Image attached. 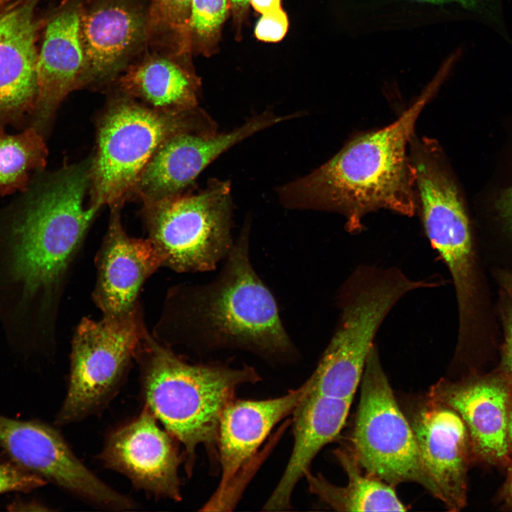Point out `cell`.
<instances>
[{"instance_id":"d6986e66","label":"cell","mask_w":512,"mask_h":512,"mask_svg":"<svg viewBox=\"0 0 512 512\" xmlns=\"http://www.w3.org/2000/svg\"><path fill=\"white\" fill-rule=\"evenodd\" d=\"M509 383L498 376H473L460 381L442 378L427 397L454 410L467 428L472 453L492 464L508 460L510 450Z\"/></svg>"},{"instance_id":"7a4b0ae2","label":"cell","mask_w":512,"mask_h":512,"mask_svg":"<svg viewBox=\"0 0 512 512\" xmlns=\"http://www.w3.org/2000/svg\"><path fill=\"white\" fill-rule=\"evenodd\" d=\"M430 86L393 123L357 135L323 165L277 188L287 208L335 212L349 233L380 209L412 217L418 210L409 146L416 122L433 96Z\"/></svg>"},{"instance_id":"ffe728a7","label":"cell","mask_w":512,"mask_h":512,"mask_svg":"<svg viewBox=\"0 0 512 512\" xmlns=\"http://www.w3.org/2000/svg\"><path fill=\"white\" fill-rule=\"evenodd\" d=\"M80 0H63L44 17L38 50V97L33 127L40 131L63 100L82 87L85 58L80 30Z\"/></svg>"},{"instance_id":"9a60e30c","label":"cell","mask_w":512,"mask_h":512,"mask_svg":"<svg viewBox=\"0 0 512 512\" xmlns=\"http://www.w3.org/2000/svg\"><path fill=\"white\" fill-rule=\"evenodd\" d=\"M424 467L448 510L466 503L467 471L472 453L469 434L460 415L429 397L407 417Z\"/></svg>"},{"instance_id":"8992f818","label":"cell","mask_w":512,"mask_h":512,"mask_svg":"<svg viewBox=\"0 0 512 512\" xmlns=\"http://www.w3.org/2000/svg\"><path fill=\"white\" fill-rule=\"evenodd\" d=\"M185 130L215 132L218 125L198 107L169 112L124 95L114 100L98 127L97 151L90 169L89 206L99 210L122 206L159 147Z\"/></svg>"},{"instance_id":"f1b7e54d","label":"cell","mask_w":512,"mask_h":512,"mask_svg":"<svg viewBox=\"0 0 512 512\" xmlns=\"http://www.w3.org/2000/svg\"><path fill=\"white\" fill-rule=\"evenodd\" d=\"M289 28L287 14L280 8L262 14L255 28L256 38L265 42H278L286 35Z\"/></svg>"},{"instance_id":"4316f807","label":"cell","mask_w":512,"mask_h":512,"mask_svg":"<svg viewBox=\"0 0 512 512\" xmlns=\"http://www.w3.org/2000/svg\"><path fill=\"white\" fill-rule=\"evenodd\" d=\"M230 11V0H192L188 26L192 53L210 56L216 51Z\"/></svg>"},{"instance_id":"484cf974","label":"cell","mask_w":512,"mask_h":512,"mask_svg":"<svg viewBox=\"0 0 512 512\" xmlns=\"http://www.w3.org/2000/svg\"><path fill=\"white\" fill-rule=\"evenodd\" d=\"M192 0H149L148 49L190 61L189 19Z\"/></svg>"},{"instance_id":"52a82bcc","label":"cell","mask_w":512,"mask_h":512,"mask_svg":"<svg viewBox=\"0 0 512 512\" xmlns=\"http://www.w3.org/2000/svg\"><path fill=\"white\" fill-rule=\"evenodd\" d=\"M230 183L210 179L196 193L144 203L142 219L163 260L178 273L215 270L232 249Z\"/></svg>"},{"instance_id":"30bf717a","label":"cell","mask_w":512,"mask_h":512,"mask_svg":"<svg viewBox=\"0 0 512 512\" xmlns=\"http://www.w3.org/2000/svg\"><path fill=\"white\" fill-rule=\"evenodd\" d=\"M142 313L139 304L121 316L81 319L72 340L68 390L56 425L95 414L114 398L147 331Z\"/></svg>"},{"instance_id":"3957f363","label":"cell","mask_w":512,"mask_h":512,"mask_svg":"<svg viewBox=\"0 0 512 512\" xmlns=\"http://www.w3.org/2000/svg\"><path fill=\"white\" fill-rule=\"evenodd\" d=\"M134 359L140 368L144 407L183 445L187 474L193 472L201 445L210 459L218 461L222 413L238 387L261 380L257 370L247 365L188 363L148 330Z\"/></svg>"},{"instance_id":"d590c367","label":"cell","mask_w":512,"mask_h":512,"mask_svg":"<svg viewBox=\"0 0 512 512\" xmlns=\"http://www.w3.org/2000/svg\"><path fill=\"white\" fill-rule=\"evenodd\" d=\"M21 0H0V13Z\"/></svg>"},{"instance_id":"7402d4cb","label":"cell","mask_w":512,"mask_h":512,"mask_svg":"<svg viewBox=\"0 0 512 512\" xmlns=\"http://www.w3.org/2000/svg\"><path fill=\"white\" fill-rule=\"evenodd\" d=\"M352 401L309 390L294 410V444L285 469L263 506L265 511L291 507L292 496L300 479L310 472L319 451L340 433Z\"/></svg>"},{"instance_id":"e0dca14e","label":"cell","mask_w":512,"mask_h":512,"mask_svg":"<svg viewBox=\"0 0 512 512\" xmlns=\"http://www.w3.org/2000/svg\"><path fill=\"white\" fill-rule=\"evenodd\" d=\"M349 34H371L437 23L474 21L509 36L503 0H345Z\"/></svg>"},{"instance_id":"d4e9b609","label":"cell","mask_w":512,"mask_h":512,"mask_svg":"<svg viewBox=\"0 0 512 512\" xmlns=\"http://www.w3.org/2000/svg\"><path fill=\"white\" fill-rule=\"evenodd\" d=\"M47 156L46 143L34 127L16 134L0 127V193L25 189L34 173L45 167Z\"/></svg>"},{"instance_id":"cb8c5ba5","label":"cell","mask_w":512,"mask_h":512,"mask_svg":"<svg viewBox=\"0 0 512 512\" xmlns=\"http://www.w3.org/2000/svg\"><path fill=\"white\" fill-rule=\"evenodd\" d=\"M334 455L348 476L345 486L329 481L321 474L309 472L305 479L309 491L339 511H403L406 506L393 486L363 472L350 448L341 447Z\"/></svg>"},{"instance_id":"ac0fdd59","label":"cell","mask_w":512,"mask_h":512,"mask_svg":"<svg viewBox=\"0 0 512 512\" xmlns=\"http://www.w3.org/2000/svg\"><path fill=\"white\" fill-rule=\"evenodd\" d=\"M121 206L111 208L107 231L96 254L97 277L92 299L104 316L127 314L140 303L145 282L163 260L148 238L129 236L120 215Z\"/></svg>"},{"instance_id":"4fadbf2b","label":"cell","mask_w":512,"mask_h":512,"mask_svg":"<svg viewBox=\"0 0 512 512\" xmlns=\"http://www.w3.org/2000/svg\"><path fill=\"white\" fill-rule=\"evenodd\" d=\"M297 116L296 113L279 116L265 110L231 131L185 130L175 133L151 158L133 193L144 203L184 193L210 164L230 148L257 132Z\"/></svg>"},{"instance_id":"7c38bea8","label":"cell","mask_w":512,"mask_h":512,"mask_svg":"<svg viewBox=\"0 0 512 512\" xmlns=\"http://www.w3.org/2000/svg\"><path fill=\"white\" fill-rule=\"evenodd\" d=\"M149 1L80 0L82 87L115 82L148 49Z\"/></svg>"},{"instance_id":"603a6c76","label":"cell","mask_w":512,"mask_h":512,"mask_svg":"<svg viewBox=\"0 0 512 512\" xmlns=\"http://www.w3.org/2000/svg\"><path fill=\"white\" fill-rule=\"evenodd\" d=\"M115 82L122 95L160 111L198 107L200 79L191 62L157 51L147 49Z\"/></svg>"},{"instance_id":"ba28073f","label":"cell","mask_w":512,"mask_h":512,"mask_svg":"<svg viewBox=\"0 0 512 512\" xmlns=\"http://www.w3.org/2000/svg\"><path fill=\"white\" fill-rule=\"evenodd\" d=\"M418 210L425 234L454 282L459 331L473 328L476 273L469 218L438 142L425 138L410 146Z\"/></svg>"},{"instance_id":"4dcf8cb0","label":"cell","mask_w":512,"mask_h":512,"mask_svg":"<svg viewBox=\"0 0 512 512\" xmlns=\"http://www.w3.org/2000/svg\"><path fill=\"white\" fill-rule=\"evenodd\" d=\"M503 365L508 383L512 385V311L508 313L506 323Z\"/></svg>"},{"instance_id":"83f0119b","label":"cell","mask_w":512,"mask_h":512,"mask_svg":"<svg viewBox=\"0 0 512 512\" xmlns=\"http://www.w3.org/2000/svg\"><path fill=\"white\" fill-rule=\"evenodd\" d=\"M46 484L41 476L21 466L11 459L0 458V494L7 491L28 492Z\"/></svg>"},{"instance_id":"9c48e42d","label":"cell","mask_w":512,"mask_h":512,"mask_svg":"<svg viewBox=\"0 0 512 512\" xmlns=\"http://www.w3.org/2000/svg\"><path fill=\"white\" fill-rule=\"evenodd\" d=\"M350 448L368 475L395 486L418 484L439 493L422 464L415 437L400 408L374 345L361 380V396Z\"/></svg>"},{"instance_id":"8d00e7d4","label":"cell","mask_w":512,"mask_h":512,"mask_svg":"<svg viewBox=\"0 0 512 512\" xmlns=\"http://www.w3.org/2000/svg\"><path fill=\"white\" fill-rule=\"evenodd\" d=\"M508 431V437H509L510 444L512 446V405L511 406L510 413H509Z\"/></svg>"},{"instance_id":"5bb4252c","label":"cell","mask_w":512,"mask_h":512,"mask_svg":"<svg viewBox=\"0 0 512 512\" xmlns=\"http://www.w3.org/2000/svg\"><path fill=\"white\" fill-rule=\"evenodd\" d=\"M177 440L145 407L107 437L100 458L133 486L158 498L181 500L178 468L184 462Z\"/></svg>"},{"instance_id":"277c9868","label":"cell","mask_w":512,"mask_h":512,"mask_svg":"<svg viewBox=\"0 0 512 512\" xmlns=\"http://www.w3.org/2000/svg\"><path fill=\"white\" fill-rule=\"evenodd\" d=\"M91 160L65 166L28 198L9 231V270L23 296L58 289L99 209L85 206Z\"/></svg>"},{"instance_id":"f546056e","label":"cell","mask_w":512,"mask_h":512,"mask_svg":"<svg viewBox=\"0 0 512 512\" xmlns=\"http://www.w3.org/2000/svg\"><path fill=\"white\" fill-rule=\"evenodd\" d=\"M495 206L501 218L512 231V186L502 191Z\"/></svg>"},{"instance_id":"5b68a950","label":"cell","mask_w":512,"mask_h":512,"mask_svg":"<svg viewBox=\"0 0 512 512\" xmlns=\"http://www.w3.org/2000/svg\"><path fill=\"white\" fill-rule=\"evenodd\" d=\"M414 279L398 267H358L341 285L335 331L311 375V393L353 400L379 328L409 292L439 286Z\"/></svg>"},{"instance_id":"836d02e7","label":"cell","mask_w":512,"mask_h":512,"mask_svg":"<svg viewBox=\"0 0 512 512\" xmlns=\"http://www.w3.org/2000/svg\"><path fill=\"white\" fill-rule=\"evenodd\" d=\"M501 284L512 299V272H504L500 275Z\"/></svg>"},{"instance_id":"6da1fadb","label":"cell","mask_w":512,"mask_h":512,"mask_svg":"<svg viewBox=\"0 0 512 512\" xmlns=\"http://www.w3.org/2000/svg\"><path fill=\"white\" fill-rule=\"evenodd\" d=\"M250 229L247 220L210 282L169 290L151 334L156 339L199 352L238 349L269 361L297 358L274 297L251 262Z\"/></svg>"},{"instance_id":"d6a6232c","label":"cell","mask_w":512,"mask_h":512,"mask_svg":"<svg viewBox=\"0 0 512 512\" xmlns=\"http://www.w3.org/2000/svg\"><path fill=\"white\" fill-rule=\"evenodd\" d=\"M250 4L262 15L282 8L281 0H250Z\"/></svg>"},{"instance_id":"8fae6325","label":"cell","mask_w":512,"mask_h":512,"mask_svg":"<svg viewBox=\"0 0 512 512\" xmlns=\"http://www.w3.org/2000/svg\"><path fill=\"white\" fill-rule=\"evenodd\" d=\"M0 446L21 466L92 506L127 511L134 505L132 499L93 474L75 455L60 433L46 423L0 415Z\"/></svg>"},{"instance_id":"e575fe53","label":"cell","mask_w":512,"mask_h":512,"mask_svg":"<svg viewBox=\"0 0 512 512\" xmlns=\"http://www.w3.org/2000/svg\"><path fill=\"white\" fill-rule=\"evenodd\" d=\"M504 495L507 503L512 506V465L509 470L508 479L506 484Z\"/></svg>"},{"instance_id":"44dd1931","label":"cell","mask_w":512,"mask_h":512,"mask_svg":"<svg viewBox=\"0 0 512 512\" xmlns=\"http://www.w3.org/2000/svg\"><path fill=\"white\" fill-rule=\"evenodd\" d=\"M309 388V381L278 398L233 400L220 417L218 436L220 483L202 511L210 510L223 496L238 472L252 459L273 427L289 414Z\"/></svg>"},{"instance_id":"2e32d148","label":"cell","mask_w":512,"mask_h":512,"mask_svg":"<svg viewBox=\"0 0 512 512\" xmlns=\"http://www.w3.org/2000/svg\"><path fill=\"white\" fill-rule=\"evenodd\" d=\"M41 0H21L0 13V127L21 124L38 97Z\"/></svg>"},{"instance_id":"1f68e13d","label":"cell","mask_w":512,"mask_h":512,"mask_svg":"<svg viewBox=\"0 0 512 512\" xmlns=\"http://www.w3.org/2000/svg\"><path fill=\"white\" fill-rule=\"evenodd\" d=\"M230 2L237 35L240 36L242 26L245 22L248 11L250 0H230Z\"/></svg>"}]
</instances>
